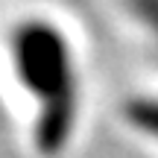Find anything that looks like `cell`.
Listing matches in <instances>:
<instances>
[{
  "label": "cell",
  "instance_id": "7a4b0ae2",
  "mask_svg": "<svg viewBox=\"0 0 158 158\" xmlns=\"http://www.w3.org/2000/svg\"><path fill=\"white\" fill-rule=\"evenodd\" d=\"M126 9L158 56V0H126Z\"/></svg>",
  "mask_w": 158,
  "mask_h": 158
},
{
  "label": "cell",
  "instance_id": "6da1fadb",
  "mask_svg": "<svg viewBox=\"0 0 158 158\" xmlns=\"http://www.w3.org/2000/svg\"><path fill=\"white\" fill-rule=\"evenodd\" d=\"M6 68L27 106L32 149L41 158L62 155L85 108V70L73 32L47 12H27L6 32Z\"/></svg>",
  "mask_w": 158,
  "mask_h": 158
}]
</instances>
